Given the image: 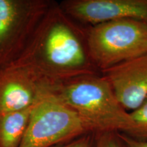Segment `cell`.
Segmentation results:
<instances>
[{"label":"cell","instance_id":"6da1fadb","mask_svg":"<svg viewBox=\"0 0 147 147\" xmlns=\"http://www.w3.org/2000/svg\"><path fill=\"white\" fill-rule=\"evenodd\" d=\"M80 25L53 3L23 50L9 64L26 66L56 82L101 74L90 56L87 26Z\"/></svg>","mask_w":147,"mask_h":147},{"label":"cell","instance_id":"7a4b0ae2","mask_svg":"<svg viewBox=\"0 0 147 147\" xmlns=\"http://www.w3.org/2000/svg\"><path fill=\"white\" fill-rule=\"evenodd\" d=\"M55 92L74 110L91 133L117 131L128 134L135 124L101 74L86 75L58 82Z\"/></svg>","mask_w":147,"mask_h":147},{"label":"cell","instance_id":"3957f363","mask_svg":"<svg viewBox=\"0 0 147 147\" xmlns=\"http://www.w3.org/2000/svg\"><path fill=\"white\" fill-rule=\"evenodd\" d=\"M89 54L100 71L147 53V25L121 19L87 26Z\"/></svg>","mask_w":147,"mask_h":147},{"label":"cell","instance_id":"277c9868","mask_svg":"<svg viewBox=\"0 0 147 147\" xmlns=\"http://www.w3.org/2000/svg\"><path fill=\"white\" fill-rule=\"evenodd\" d=\"M89 133L78 114L54 89L35 104L19 147H54Z\"/></svg>","mask_w":147,"mask_h":147},{"label":"cell","instance_id":"5b68a950","mask_svg":"<svg viewBox=\"0 0 147 147\" xmlns=\"http://www.w3.org/2000/svg\"><path fill=\"white\" fill-rule=\"evenodd\" d=\"M52 4L43 0H0V68L20 55Z\"/></svg>","mask_w":147,"mask_h":147},{"label":"cell","instance_id":"8992f818","mask_svg":"<svg viewBox=\"0 0 147 147\" xmlns=\"http://www.w3.org/2000/svg\"><path fill=\"white\" fill-rule=\"evenodd\" d=\"M58 82L26 66L8 64L0 68V115L34 106Z\"/></svg>","mask_w":147,"mask_h":147},{"label":"cell","instance_id":"52a82bcc","mask_svg":"<svg viewBox=\"0 0 147 147\" xmlns=\"http://www.w3.org/2000/svg\"><path fill=\"white\" fill-rule=\"evenodd\" d=\"M59 5L84 26L121 19L138 20L147 25V0H67Z\"/></svg>","mask_w":147,"mask_h":147},{"label":"cell","instance_id":"ba28073f","mask_svg":"<svg viewBox=\"0 0 147 147\" xmlns=\"http://www.w3.org/2000/svg\"><path fill=\"white\" fill-rule=\"evenodd\" d=\"M125 109L134 110L147 97V53L101 71Z\"/></svg>","mask_w":147,"mask_h":147},{"label":"cell","instance_id":"9c48e42d","mask_svg":"<svg viewBox=\"0 0 147 147\" xmlns=\"http://www.w3.org/2000/svg\"><path fill=\"white\" fill-rule=\"evenodd\" d=\"M34 106L0 115V147H19Z\"/></svg>","mask_w":147,"mask_h":147},{"label":"cell","instance_id":"30bf717a","mask_svg":"<svg viewBox=\"0 0 147 147\" xmlns=\"http://www.w3.org/2000/svg\"><path fill=\"white\" fill-rule=\"evenodd\" d=\"M130 115L135 127L126 135L138 140L147 141V97L138 108L132 110Z\"/></svg>","mask_w":147,"mask_h":147},{"label":"cell","instance_id":"8fae6325","mask_svg":"<svg viewBox=\"0 0 147 147\" xmlns=\"http://www.w3.org/2000/svg\"><path fill=\"white\" fill-rule=\"evenodd\" d=\"M93 147H125L119 132L104 131L95 134V142Z\"/></svg>","mask_w":147,"mask_h":147},{"label":"cell","instance_id":"7c38bea8","mask_svg":"<svg viewBox=\"0 0 147 147\" xmlns=\"http://www.w3.org/2000/svg\"><path fill=\"white\" fill-rule=\"evenodd\" d=\"M95 142V134L89 133L54 147H93Z\"/></svg>","mask_w":147,"mask_h":147},{"label":"cell","instance_id":"4fadbf2b","mask_svg":"<svg viewBox=\"0 0 147 147\" xmlns=\"http://www.w3.org/2000/svg\"><path fill=\"white\" fill-rule=\"evenodd\" d=\"M119 136L125 147H147V141L138 140L121 132H119Z\"/></svg>","mask_w":147,"mask_h":147}]
</instances>
